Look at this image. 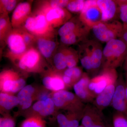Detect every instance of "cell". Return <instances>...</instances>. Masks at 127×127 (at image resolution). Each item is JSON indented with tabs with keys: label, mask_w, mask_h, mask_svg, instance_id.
<instances>
[{
	"label": "cell",
	"mask_w": 127,
	"mask_h": 127,
	"mask_svg": "<svg viewBox=\"0 0 127 127\" xmlns=\"http://www.w3.org/2000/svg\"><path fill=\"white\" fill-rule=\"evenodd\" d=\"M36 40V37L23 28H13L5 40L7 47L5 57L14 64L28 49L34 46Z\"/></svg>",
	"instance_id": "6da1fadb"
},
{
	"label": "cell",
	"mask_w": 127,
	"mask_h": 127,
	"mask_svg": "<svg viewBox=\"0 0 127 127\" xmlns=\"http://www.w3.org/2000/svg\"><path fill=\"white\" fill-rule=\"evenodd\" d=\"M103 50L100 42L95 40L87 39L79 43V61L88 72L95 73L102 67Z\"/></svg>",
	"instance_id": "7a4b0ae2"
},
{
	"label": "cell",
	"mask_w": 127,
	"mask_h": 127,
	"mask_svg": "<svg viewBox=\"0 0 127 127\" xmlns=\"http://www.w3.org/2000/svg\"><path fill=\"white\" fill-rule=\"evenodd\" d=\"M127 56V43L120 39L109 41L103 50L102 69H116L124 63Z\"/></svg>",
	"instance_id": "3957f363"
},
{
	"label": "cell",
	"mask_w": 127,
	"mask_h": 127,
	"mask_svg": "<svg viewBox=\"0 0 127 127\" xmlns=\"http://www.w3.org/2000/svg\"><path fill=\"white\" fill-rule=\"evenodd\" d=\"M48 64L34 46L28 49L14 64L21 72L42 73L50 67Z\"/></svg>",
	"instance_id": "277c9868"
},
{
	"label": "cell",
	"mask_w": 127,
	"mask_h": 127,
	"mask_svg": "<svg viewBox=\"0 0 127 127\" xmlns=\"http://www.w3.org/2000/svg\"><path fill=\"white\" fill-rule=\"evenodd\" d=\"M22 28L36 37L55 38L58 34L42 11L36 8L32 12Z\"/></svg>",
	"instance_id": "5b68a950"
},
{
	"label": "cell",
	"mask_w": 127,
	"mask_h": 127,
	"mask_svg": "<svg viewBox=\"0 0 127 127\" xmlns=\"http://www.w3.org/2000/svg\"><path fill=\"white\" fill-rule=\"evenodd\" d=\"M52 98L57 111L79 113L83 112L85 105L76 95L67 90L51 92Z\"/></svg>",
	"instance_id": "8992f818"
},
{
	"label": "cell",
	"mask_w": 127,
	"mask_h": 127,
	"mask_svg": "<svg viewBox=\"0 0 127 127\" xmlns=\"http://www.w3.org/2000/svg\"><path fill=\"white\" fill-rule=\"evenodd\" d=\"M26 84L25 77L15 70L7 68L0 73V92L14 95L19 92Z\"/></svg>",
	"instance_id": "52a82bcc"
},
{
	"label": "cell",
	"mask_w": 127,
	"mask_h": 127,
	"mask_svg": "<svg viewBox=\"0 0 127 127\" xmlns=\"http://www.w3.org/2000/svg\"><path fill=\"white\" fill-rule=\"evenodd\" d=\"M123 29V23L117 20L101 22L92 28L93 34L97 40L107 42L113 39H120Z\"/></svg>",
	"instance_id": "ba28073f"
},
{
	"label": "cell",
	"mask_w": 127,
	"mask_h": 127,
	"mask_svg": "<svg viewBox=\"0 0 127 127\" xmlns=\"http://www.w3.org/2000/svg\"><path fill=\"white\" fill-rule=\"evenodd\" d=\"M49 91L43 87L40 88L32 85L25 86L17 95L20 101L18 105L20 112L29 109L34 101L41 100Z\"/></svg>",
	"instance_id": "9c48e42d"
},
{
	"label": "cell",
	"mask_w": 127,
	"mask_h": 127,
	"mask_svg": "<svg viewBox=\"0 0 127 127\" xmlns=\"http://www.w3.org/2000/svg\"><path fill=\"white\" fill-rule=\"evenodd\" d=\"M118 77L116 69L103 68L100 74L91 78L89 88L96 97L109 84L117 82Z\"/></svg>",
	"instance_id": "30bf717a"
},
{
	"label": "cell",
	"mask_w": 127,
	"mask_h": 127,
	"mask_svg": "<svg viewBox=\"0 0 127 127\" xmlns=\"http://www.w3.org/2000/svg\"><path fill=\"white\" fill-rule=\"evenodd\" d=\"M36 8L40 10L45 16L48 22L56 30L72 18V14L66 8H53L37 3Z\"/></svg>",
	"instance_id": "8fae6325"
},
{
	"label": "cell",
	"mask_w": 127,
	"mask_h": 127,
	"mask_svg": "<svg viewBox=\"0 0 127 127\" xmlns=\"http://www.w3.org/2000/svg\"><path fill=\"white\" fill-rule=\"evenodd\" d=\"M78 16L82 23L92 30L102 22V14L97 0H86L84 8Z\"/></svg>",
	"instance_id": "7c38bea8"
},
{
	"label": "cell",
	"mask_w": 127,
	"mask_h": 127,
	"mask_svg": "<svg viewBox=\"0 0 127 127\" xmlns=\"http://www.w3.org/2000/svg\"><path fill=\"white\" fill-rule=\"evenodd\" d=\"M41 74L43 87L48 91L53 92L67 90L63 78L62 72L49 67Z\"/></svg>",
	"instance_id": "4fadbf2b"
},
{
	"label": "cell",
	"mask_w": 127,
	"mask_h": 127,
	"mask_svg": "<svg viewBox=\"0 0 127 127\" xmlns=\"http://www.w3.org/2000/svg\"><path fill=\"white\" fill-rule=\"evenodd\" d=\"M57 110L51 97L45 100H38L29 109L25 111L23 115L26 117L37 116L44 119L54 115Z\"/></svg>",
	"instance_id": "5bb4252c"
},
{
	"label": "cell",
	"mask_w": 127,
	"mask_h": 127,
	"mask_svg": "<svg viewBox=\"0 0 127 127\" xmlns=\"http://www.w3.org/2000/svg\"><path fill=\"white\" fill-rule=\"evenodd\" d=\"M126 82L122 75H120L116 83V89L111 104L117 112L127 117V103L126 96Z\"/></svg>",
	"instance_id": "9a60e30c"
},
{
	"label": "cell",
	"mask_w": 127,
	"mask_h": 127,
	"mask_svg": "<svg viewBox=\"0 0 127 127\" xmlns=\"http://www.w3.org/2000/svg\"><path fill=\"white\" fill-rule=\"evenodd\" d=\"M32 0L19 2L13 11L11 19L13 28L22 27L32 12Z\"/></svg>",
	"instance_id": "2e32d148"
},
{
	"label": "cell",
	"mask_w": 127,
	"mask_h": 127,
	"mask_svg": "<svg viewBox=\"0 0 127 127\" xmlns=\"http://www.w3.org/2000/svg\"><path fill=\"white\" fill-rule=\"evenodd\" d=\"M91 79L88 73L84 72L81 79L73 87L75 94L83 103L93 102L96 98L89 88Z\"/></svg>",
	"instance_id": "e0dca14e"
},
{
	"label": "cell",
	"mask_w": 127,
	"mask_h": 127,
	"mask_svg": "<svg viewBox=\"0 0 127 127\" xmlns=\"http://www.w3.org/2000/svg\"><path fill=\"white\" fill-rule=\"evenodd\" d=\"M36 48L48 64L52 65L53 57L58 49L55 38L37 37Z\"/></svg>",
	"instance_id": "ac0fdd59"
},
{
	"label": "cell",
	"mask_w": 127,
	"mask_h": 127,
	"mask_svg": "<svg viewBox=\"0 0 127 127\" xmlns=\"http://www.w3.org/2000/svg\"><path fill=\"white\" fill-rule=\"evenodd\" d=\"M91 30V28L84 26L73 32L60 37L61 44L62 46L66 47L79 44L88 39Z\"/></svg>",
	"instance_id": "d6986e66"
},
{
	"label": "cell",
	"mask_w": 127,
	"mask_h": 127,
	"mask_svg": "<svg viewBox=\"0 0 127 127\" xmlns=\"http://www.w3.org/2000/svg\"><path fill=\"white\" fill-rule=\"evenodd\" d=\"M117 82L109 84L102 92L95 98L93 102L94 106L100 112H102L103 109L111 104L115 92Z\"/></svg>",
	"instance_id": "ffe728a7"
},
{
	"label": "cell",
	"mask_w": 127,
	"mask_h": 127,
	"mask_svg": "<svg viewBox=\"0 0 127 127\" xmlns=\"http://www.w3.org/2000/svg\"><path fill=\"white\" fill-rule=\"evenodd\" d=\"M97 3L102 14V22L114 20L118 16V7L114 0H97Z\"/></svg>",
	"instance_id": "44dd1931"
},
{
	"label": "cell",
	"mask_w": 127,
	"mask_h": 127,
	"mask_svg": "<svg viewBox=\"0 0 127 127\" xmlns=\"http://www.w3.org/2000/svg\"><path fill=\"white\" fill-rule=\"evenodd\" d=\"M66 113L57 114L56 119L59 127H78L82 120L83 112L79 113L65 112Z\"/></svg>",
	"instance_id": "7402d4cb"
},
{
	"label": "cell",
	"mask_w": 127,
	"mask_h": 127,
	"mask_svg": "<svg viewBox=\"0 0 127 127\" xmlns=\"http://www.w3.org/2000/svg\"><path fill=\"white\" fill-rule=\"evenodd\" d=\"M101 113L94 106L88 104L85 106L81 120V125L84 127H89L95 122L103 119Z\"/></svg>",
	"instance_id": "603a6c76"
},
{
	"label": "cell",
	"mask_w": 127,
	"mask_h": 127,
	"mask_svg": "<svg viewBox=\"0 0 127 127\" xmlns=\"http://www.w3.org/2000/svg\"><path fill=\"white\" fill-rule=\"evenodd\" d=\"M20 103L17 96L13 94L0 93V111L1 114L8 113L9 111L18 106Z\"/></svg>",
	"instance_id": "cb8c5ba5"
},
{
	"label": "cell",
	"mask_w": 127,
	"mask_h": 127,
	"mask_svg": "<svg viewBox=\"0 0 127 127\" xmlns=\"http://www.w3.org/2000/svg\"><path fill=\"white\" fill-rule=\"evenodd\" d=\"M65 49V46H62L57 49L53 57L51 67L59 71H63L67 68Z\"/></svg>",
	"instance_id": "d4e9b609"
},
{
	"label": "cell",
	"mask_w": 127,
	"mask_h": 127,
	"mask_svg": "<svg viewBox=\"0 0 127 127\" xmlns=\"http://www.w3.org/2000/svg\"><path fill=\"white\" fill-rule=\"evenodd\" d=\"M85 26L80 21L79 16L72 17L66 23L59 28L58 34L61 37L76 31Z\"/></svg>",
	"instance_id": "484cf974"
},
{
	"label": "cell",
	"mask_w": 127,
	"mask_h": 127,
	"mask_svg": "<svg viewBox=\"0 0 127 127\" xmlns=\"http://www.w3.org/2000/svg\"><path fill=\"white\" fill-rule=\"evenodd\" d=\"M9 15L0 14V41L1 44L4 43L8 34L13 29Z\"/></svg>",
	"instance_id": "4316f807"
},
{
	"label": "cell",
	"mask_w": 127,
	"mask_h": 127,
	"mask_svg": "<svg viewBox=\"0 0 127 127\" xmlns=\"http://www.w3.org/2000/svg\"><path fill=\"white\" fill-rule=\"evenodd\" d=\"M65 53L67 68L77 66L79 61L78 51L72 48L65 46Z\"/></svg>",
	"instance_id": "83f0119b"
},
{
	"label": "cell",
	"mask_w": 127,
	"mask_h": 127,
	"mask_svg": "<svg viewBox=\"0 0 127 127\" xmlns=\"http://www.w3.org/2000/svg\"><path fill=\"white\" fill-rule=\"evenodd\" d=\"M63 75L65 76L70 79L73 85H74L79 81L83 73L82 68L77 66L70 68H67L62 72Z\"/></svg>",
	"instance_id": "f1b7e54d"
},
{
	"label": "cell",
	"mask_w": 127,
	"mask_h": 127,
	"mask_svg": "<svg viewBox=\"0 0 127 127\" xmlns=\"http://www.w3.org/2000/svg\"><path fill=\"white\" fill-rule=\"evenodd\" d=\"M46 122L44 119L37 116L26 118L21 124L20 127H46Z\"/></svg>",
	"instance_id": "f546056e"
},
{
	"label": "cell",
	"mask_w": 127,
	"mask_h": 127,
	"mask_svg": "<svg viewBox=\"0 0 127 127\" xmlns=\"http://www.w3.org/2000/svg\"><path fill=\"white\" fill-rule=\"evenodd\" d=\"M19 1L16 0H0V14L9 15L14 11Z\"/></svg>",
	"instance_id": "4dcf8cb0"
},
{
	"label": "cell",
	"mask_w": 127,
	"mask_h": 127,
	"mask_svg": "<svg viewBox=\"0 0 127 127\" xmlns=\"http://www.w3.org/2000/svg\"><path fill=\"white\" fill-rule=\"evenodd\" d=\"M85 0H70L66 9L71 13L80 14L85 6Z\"/></svg>",
	"instance_id": "1f68e13d"
},
{
	"label": "cell",
	"mask_w": 127,
	"mask_h": 127,
	"mask_svg": "<svg viewBox=\"0 0 127 127\" xmlns=\"http://www.w3.org/2000/svg\"><path fill=\"white\" fill-rule=\"evenodd\" d=\"M70 0H49L38 1L40 4L51 8H66Z\"/></svg>",
	"instance_id": "d6a6232c"
},
{
	"label": "cell",
	"mask_w": 127,
	"mask_h": 127,
	"mask_svg": "<svg viewBox=\"0 0 127 127\" xmlns=\"http://www.w3.org/2000/svg\"><path fill=\"white\" fill-rule=\"evenodd\" d=\"M118 16L123 24H127V0H116Z\"/></svg>",
	"instance_id": "836d02e7"
},
{
	"label": "cell",
	"mask_w": 127,
	"mask_h": 127,
	"mask_svg": "<svg viewBox=\"0 0 127 127\" xmlns=\"http://www.w3.org/2000/svg\"><path fill=\"white\" fill-rule=\"evenodd\" d=\"M113 127H127V117L123 114L117 112L113 117Z\"/></svg>",
	"instance_id": "e575fe53"
},
{
	"label": "cell",
	"mask_w": 127,
	"mask_h": 127,
	"mask_svg": "<svg viewBox=\"0 0 127 127\" xmlns=\"http://www.w3.org/2000/svg\"><path fill=\"white\" fill-rule=\"evenodd\" d=\"M15 119L9 113L2 114L0 118V127H15Z\"/></svg>",
	"instance_id": "d590c367"
},
{
	"label": "cell",
	"mask_w": 127,
	"mask_h": 127,
	"mask_svg": "<svg viewBox=\"0 0 127 127\" xmlns=\"http://www.w3.org/2000/svg\"><path fill=\"white\" fill-rule=\"evenodd\" d=\"M120 39L127 44V24H123V29Z\"/></svg>",
	"instance_id": "8d00e7d4"
},
{
	"label": "cell",
	"mask_w": 127,
	"mask_h": 127,
	"mask_svg": "<svg viewBox=\"0 0 127 127\" xmlns=\"http://www.w3.org/2000/svg\"><path fill=\"white\" fill-rule=\"evenodd\" d=\"M108 127V126H107L105 124V123L103 121V119H102L95 122L89 127Z\"/></svg>",
	"instance_id": "74e56055"
},
{
	"label": "cell",
	"mask_w": 127,
	"mask_h": 127,
	"mask_svg": "<svg viewBox=\"0 0 127 127\" xmlns=\"http://www.w3.org/2000/svg\"><path fill=\"white\" fill-rule=\"evenodd\" d=\"M124 69L125 71V77H126V84H127V56L125 58L124 63Z\"/></svg>",
	"instance_id": "f35d334b"
},
{
	"label": "cell",
	"mask_w": 127,
	"mask_h": 127,
	"mask_svg": "<svg viewBox=\"0 0 127 127\" xmlns=\"http://www.w3.org/2000/svg\"><path fill=\"white\" fill-rule=\"evenodd\" d=\"M126 99H127V84H126Z\"/></svg>",
	"instance_id": "ab89813d"
},
{
	"label": "cell",
	"mask_w": 127,
	"mask_h": 127,
	"mask_svg": "<svg viewBox=\"0 0 127 127\" xmlns=\"http://www.w3.org/2000/svg\"><path fill=\"white\" fill-rule=\"evenodd\" d=\"M83 127V126H82V125H79V127Z\"/></svg>",
	"instance_id": "60d3db41"
},
{
	"label": "cell",
	"mask_w": 127,
	"mask_h": 127,
	"mask_svg": "<svg viewBox=\"0 0 127 127\" xmlns=\"http://www.w3.org/2000/svg\"><path fill=\"white\" fill-rule=\"evenodd\" d=\"M108 127H109V126H108Z\"/></svg>",
	"instance_id": "b9f144b4"
}]
</instances>
